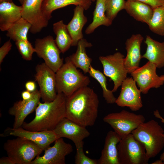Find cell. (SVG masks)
I'll list each match as a JSON object with an SVG mask.
<instances>
[{"instance_id": "cell-1", "label": "cell", "mask_w": 164, "mask_h": 164, "mask_svg": "<svg viewBox=\"0 0 164 164\" xmlns=\"http://www.w3.org/2000/svg\"><path fill=\"white\" fill-rule=\"evenodd\" d=\"M99 102L92 89L81 88L67 97L66 118L86 127L92 126L97 117Z\"/></svg>"}, {"instance_id": "cell-2", "label": "cell", "mask_w": 164, "mask_h": 164, "mask_svg": "<svg viewBox=\"0 0 164 164\" xmlns=\"http://www.w3.org/2000/svg\"><path fill=\"white\" fill-rule=\"evenodd\" d=\"M66 98L63 94L57 93L52 101L40 102L35 111L34 118L29 123L24 122L22 127L31 131H53L66 118Z\"/></svg>"}, {"instance_id": "cell-3", "label": "cell", "mask_w": 164, "mask_h": 164, "mask_svg": "<svg viewBox=\"0 0 164 164\" xmlns=\"http://www.w3.org/2000/svg\"><path fill=\"white\" fill-rule=\"evenodd\" d=\"M77 68L69 57L65 58V63L56 73L57 93H62L68 97L89 85L90 81L88 77Z\"/></svg>"}, {"instance_id": "cell-4", "label": "cell", "mask_w": 164, "mask_h": 164, "mask_svg": "<svg viewBox=\"0 0 164 164\" xmlns=\"http://www.w3.org/2000/svg\"><path fill=\"white\" fill-rule=\"evenodd\" d=\"M132 133L144 145L149 159L156 156L164 147V130L154 120L142 123Z\"/></svg>"}, {"instance_id": "cell-5", "label": "cell", "mask_w": 164, "mask_h": 164, "mask_svg": "<svg viewBox=\"0 0 164 164\" xmlns=\"http://www.w3.org/2000/svg\"><path fill=\"white\" fill-rule=\"evenodd\" d=\"M3 148L15 164H31L43 151L33 142L20 137L7 140Z\"/></svg>"}, {"instance_id": "cell-6", "label": "cell", "mask_w": 164, "mask_h": 164, "mask_svg": "<svg viewBox=\"0 0 164 164\" xmlns=\"http://www.w3.org/2000/svg\"><path fill=\"white\" fill-rule=\"evenodd\" d=\"M119 164H147V157L144 145L132 133L121 138L117 145Z\"/></svg>"}, {"instance_id": "cell-7", "label": "cell", "mask_w": 164, "mask_h": 164, "mask_svg": "<svg viewBox=\"0 0 164 164\" xmlns=\"http://www.w3.org/2000/svg\"><path fill=\"white\" fill-rule=\"evenodd\" d=\"M103 120L122 138L144 122L145 118L142 115L123 110L108 114L104 117Z\"/></svg>"}, {"instance_id": "cell-8", "label": "cell", "mask_w": 164, "mask_h": 164, "mask_svg": "<svg viewBox=\"0 0 164 164\" xmlns=\"http://www.w3.org/2000/svg\"><path fill=\"white\" fill-rule=\"evenodd\" d=\"M125 56L120 52L105 56H100L99 59L102 64L104 75L113 82V92L118 89L127 77L128 73L125 67Z\"/></svg>"}, {"instance_id": "cell-9", "label": "cell", "mask_w": 164, "mask_h": 164, "mask_svg": "<svg viewBox=\"0 0 164 164\" xmlns=\"http://www.w3.org/2000/svg\"><path fill=\"white\" fill-rule=\"evenodd\" d=\"M34 48L38 56L43 59L44 63L55 73L63 64V59L60 56L61 52L52 36L36 39Z\"/></svg>"}, {"instance_id": "cell-10", "label": "cell", "mask_w": 164, "mask_h": 164, "mask_svg": "<svg viewBox=\"0 0 164 164\" xmlns=\"http://www.w3.org/2000/svg\"><path fill=\"white\" fill-rule=\"evenodd\" d=\"M35 81L39 87L41 98L43 102H50L56 97V73L44 63L37 65Z\"/></svg>"}, {"instance_id": "cell-11", "label": "cell", "mask_w": 164, "mask_h": 164, "mask_svg": "<svg viewBox=\"0 0 164 164\" xmlns=\"http://www.w3.org/2000/svg\"><path fill=\"white\" fill-rule=\"evenodd\" d=\"M157 68L154 63L148 61L130 74L142 94H146L151 88H157L163 84L164 81L157 74Z\"/></svg>"}, {"instance_id": "cell-12", "label": "cell", "mask_w": 164, "mask_h": 164, "mask_svg": "<svg viewBox=\"0 0 164 164\" xmlns=\"http://www.w3.org/2000/svg\"><path fill=\"white\" fill-rule=\"evenodd\" d=\"M9 136L22 137L31 141L43 151L60 138L53 131H31L25 129L22 127L17 128L8 127L0 134L2 137Z\"/></svg>"}, {"instance_id": "cell-13", "label": "cell", "mask_w": 164, "mask_h": 164, "mask_svg": "<svg viewBox=\"0 0 164 164\" xmlns=\"http://www.w3.org/2000/svg\"><path fill=\"white\" fill-rule=\"evenodd\" d=\"M44 151L43 156H37L31 164H65L66 157L72 152L73 148L60 138L52 146H49Z\"/></svg>"}, {"instance_id": "cell-14", "label": "cell", "mask_w": 164, "mask_h": 164, "mask_svg": "<svg viewBox=\"0 0 164 164\" xmlns=\"http://www.w3.org/2000/svg\"><path fill=\"white\" fill-rule=\"evenodd\" d=\"M136 83L132 77H127L124 80L115 102L118 106L128 107L133 111H137L142 107L141 92Z\"/></svg>"}, {"instance_id": "cell-15", "label": "cell", "mask_w": 164, "mask_h": 164, "mask_svg": "<svg viewBox=\"0 0 164 164\" xmlns=\"http://www.w3.org/2000/svg\"><path fill=\"white\" fill-rule=\"evenodd\" d=\"M43 1L24 0L22 5V17L31 24L30 31L33 34L39 32L48 23L41 9Z\"/></svg>"}, {"instance_id": "cell-16", "label": "cell", "mask_w": 164, "mask_h": 164, "mask_svg": "<svg viewBox=\"0 0 164 164\" xmlns=\"http://www.w3.org/2000/svg\"><path fill=\"white\" fill-rule=\"evenodd\" d=\"M41 98L39 90L37 89L32 92V97L28 100H20L15 102L9 109V114L14 117L13 128L22 127L26 117L35 111L40 102Z\"/></svg>"}, {"instance_id": "cell-17", "label": "cell", "mask_w": 164, "mask_h": 164, "mask_svg": "<svg viewBox=\"0 0 164 164\" xmlns=\"http://www.w3.org/2000/svg\"><path fill=\"white\" fill-rule=\"evenodd\" d=\"M53 131L60 138L69 139L75 144L83 141L90 135L86 127L66 118H63Z\"/></svg>"}, {"instance_id": "cell-18", "label": "cell", "mask_w": 164, "mask_h": 164, "mask_svg": "<svg viewBox=\"0 0 164 164\" xmlns=\"http://www.w3.org/2000/svg\"><path fill=\"white\" fill-rule=\"evenodd\" d=\"M143 40L144 38L142 35L137 34L132 35L125 42L127 55L124 58V62L125 67L128 73L131 74L139 67L142 58L141 47Z\"/></svg>"}, {"instance_id": "cell-19", "label": "cell", "mask_w": 164, "mask_h": 164, "mask_svg": "<svg viewBox=\"0 0 164 164\" xmlns=\"http://www.w3.org/2000/svg\"><path fill=\"white\" fill-rule=\"evenodd\" d=\"M121 139L114 131L108 132L98 164H119L117 145Z\"/></svg>"}, {"instance_id": "cell-20", "label": "cell", "mask_w": 164, "mask_h": 164, "mask_svg": "<svg viewBox=\"0 0 164 164\" xmlns=\"http://www.w3.org/2000/svg\"><path fill=\"white\" fill-rule=\"evenodd\" d=\"M22 6L12 2H3L0 4V29L7 30L22 17Z\"/></svg>"}, {"instance_id": "cell-21", "label": "cell", "mask_w": 164, "mask_h": 164, "mask_svg": "<svg viewBox=\"0 0 164 164\" xmlns=\"http://www.w3.org/2000/svg\"><path fill=\"white\" fill-rule=\"evenodd\" d=\"M84 10L82 7L76 6L73 9V17L67 25L72 39V46H77L79 41L83 38L82 29L87 21V17L84 14Z\"/></svg>"}, {"instance_id": "cell-22", "label": "cell", "mask_w": 164, "mask_h": 164, "mask_svg": "<svg viewBox=\"0 0 164 164\" xmlns=\"http://www.w3.org/2000/svg\"><path fill=\"white\" fill-rule=\"evenodd\" d=\"M144 42L147 48L142 58L154 63L157 68L164 67V41L159 42L147 35Z\"/></svg>"}, {"instance_id": "cell-23", "label": "cell", "mask_w": 164, "mask_h": 164, "mask_svg": "<svg viewBox=\"0 0 164 164\" xmlns=\"http://www.w3.org/2000/svg\"><path fill=\"white\" fill-rule=\"evenodd\" d=\"M124 9L137 21L147 24L153 13L150 6L137 1H126Z\"/></svg>"}, {"instance_id": "cell-24", "label": "cell", "mask_w": 164, "mask_h": 164, "mask_svg": "<svg viewBox=\"0 0 164 164\" xmlns=\"http://www.w3.org/2000/svg\"><path fill=\"white\" fill-rule=\"evenodd\" d=\"M92 2L91 0H43L41 9L44 17L49 21L52 17V12L57 9L73 5L80 6L87 10Z\"/></svg>"}, {"instance_id": "cell-25", "label": "cell", "mask_w": 164, "mask_h": 164, "mask_svg": "<svg viewBox=\"0 0 164 164\" xmlns=\"http://www.w3.org/2000/svg\"><path fill=\"white\" fill-rule=\"evenodd\" d=\"M75 53L69 56L73 64L77 68L81 69L84 73H88L92 59L86 53V48L91 47L92 44L83 38L79 41Z\"/></svg>"}, {"instance_id": "cell-26", "label": "cell", "mask_w": 164, "mask_h": 164, "mask_svg": "<svg viewBox=\"0 0 164 164\" xmlns=\"http://www.w3.org/2000/svg\"><path fill=\"white\" fill-rule=\"evenodd\" d=\"M95 8L93 13V20L86 28L85 33L87 34L92 33L101 26H109L112 23L106 16L104 0H96Z\"/></svg>"}, {"instance_id": "cell-27", "label": "cell", "mask_w": 164, "mask_h": 164, "mask_svg": "<svg viewBox=\"0 0 164 164\" xmlns=\"http://www.w3.org/2000/svg\"><path fill=\"white\" fill-rule=\"evenodd\" d=\"M53 26L56 36L55 43L61 53H64L72 46L73 42L67 25L61 20L53 24Z\"/></svg>"}, {"instance_id": "cell-28", "label": "cell", "mask_w": 164, "mask_h": 164, "mask_svg": "<svg viewBox=\"0 0 164 164\" xmlns=\"http://www.w3.org/2000/svg\"><path fill=\"white\" fill-rule=\"evenodd\" d=\"M31 26L29 22L22 17L7 30L6 36L15 42L28 40L27 34Z\"/></svg>"}, {"instance_id": "cell-29", "label": "cell", "mask_w": 164, "mask_h": 164, "mask_svg": "<svg viewBox=\"0 0 164 164\" xmlns=\"http://www.w3.org/2000/svg\"><path fill=\"white\" fill-rule=\"evenodd\" d=\"M147 25L152 32L164 36V5L153 9L152 16Z\"/></svg>"}, {"instance_id": "cell-30", "label": "cell", "mask_w": 164, "mask_h": 164, "mask_svg": "<svg viewBox=\"0 0 164 164\" xmlns=\"http://www.w3.org/2000/svg\"><path fill=\"white\" fill-rule=\"evenodd\" d=\"M88 73L90 76L96 80L100 84L102 89L103 97L106 102L109 104L115 103L116 98L114 96L112 91L107 88V79L105 76L91 65L90 66Z\"/></svg>"}, {"instance_id": "cell-31", "label": "cell", "mask_w": 164, "mask_h": 164, "mask_svg": "<svg viewBox=\"0 0 164 164\" xmlns=\"http://www.w3.org/2000/svg\"><path fill=\"white\" fill-rule=\"evenodd\" d=\"M105 14L112 22L118 13L124 9L126 1L125 0H104Z\"/></svg>"}, {"instance_id": "cell-32", "label": "cell", "mask_w": 164, "mask_h": 164, "mask_svg": "<svg viewBox=\"0 0 164 164\" xmlns=\"http://www.w3.org/2000/svg\"><path fill=\"white\" fill-rule=\"evenodd\" d=\"M16 46L22 57L27 61L32 60V54L35 50L28 40H20L15 42Z\"/></svg>"}, {"instance_id": "cell-33", "label": "cell", "mask_w": 164, "mask_h": 164, "mask_svg": "<svg viewBox=\"0 0 164 164\" xmlns=\"http://www.w3.org/2000/svg\"><path fill=\"white\" fill-rule=\"evenodd\" d=\"M83 141L75 145L76 154L75 157L76 164H98L97 160L91 159L85 154L83 149Z\"/></svg>"}, {"instance_id": "cell-34", "label": "cell", "mask_w": 164, "mask_h": 164, "mask_svg": "<svg viewBox=\"0 0 164 164\" xmlns=\"http://www.w3.org/2000/svg\"><path fill=\"white\" fill-rule=\"evenodd\" d=\"M12 44L10 39L5 42L0 48V64L11 49Z\"/></svg>"}, {"instance_id": "cell-35", "label": "cell", "mask_w": 164, "mask_h": 164, "mask_svg": "<svg viewBox=\"0 0 164 164\" xmlns=\"http://www.w3.org/2000/svg\"><path fill=\"white\" fill-rule=\"evenodd\" d=\"M137 1L146 4L153 9L164 5V0H127Z\"/></svg>"}, {"instance_id": "cell-36", "label": "cell", "mask_w": 164, "mask_h": 164, "mask_svg": "<svg viewBox=\"0 0 164 164\" xmlns=\"http://www.w3.org/2000/svg\"><path fill=\"white\" fill-rule=\"evenodd\" d=\"M25 88L26 90L32 93L36 89V82L33 81H27L25 84Z\"/></svg>"}, {"instance_id": "cell-37", "label": "cell", "mask_w": 164, "mask_h": 164, "mask_svg": "<svg viewBox=\"0 0 164 164\" xmlns=\"http://www.w3.org/2000/svg\"><path fill=\"white\" fill-rule=\"evenodd\" d=\"M32 93L26 90L23 91L21 93L22 100L25 101L30 99L32 97Z\"/></svg>"}, {"instance_id": "cell-38", "label": "cell", "mask_w": 164, "mask_h": 164, "mask_svg": "<svg viewBox=\"0 0 164 164\" xmlns=\"http://www.w3.org/2000/svg\"><path fill=\"white\" fill-rule=\"evenodd\" d=\"M0 164H15L14 162L8 157H3L0 159Z\"/></svg>"}, {"instance_id": "cell-39", "label": "cell", "mask_w": 164, "mask_h": 164, "mask_svg": "<svg viewBox=\"0 0 164 164\" xmlns=\"http://www.w3.org/2000/svg\"><path fill=\"white\" fill-rule=\"evenodd\" d=\"M153 115L155 117L159 119L164 124V118L161 115L158 110L157 109L153 112Z\"/></svg>"}, {"instance_id": "cell-40", "label": "cell", "mask_w": 164, "mask_h": 164, "mask_svg": "<svg viewBox=\"0 0 164 164\" xmlns=\"http://www.w3.org/2000/svg\"><path fill=\"white\" fill-rule=\"evenodd\" d=\"M160 159L161 160L162 163L163 164H164V151L161 154L160 157Z\"/></svg>"}, {"instance_id": "cell-41", "label": "cell", "mask_w": 164, "mask_h": 164, "mask_svg": "<svg viewBox=\"0 0 164 164\" xmlns=\"http://www.w3.org/2000/svg\"><path fill=\"white\" fill-rule=\"evenodd\" d=\"M151 164H163L162 161L160 160H157L155 162H152Z\"/></svg>"}, {"instance_id": "cell-42", "label": "cell", "mask_w": 164, "mask_h": 164, "mask_svg": "<svg viewBox=\"0 0 164 164\" xmlns=\"http://www.w3.org/2000/svg\"><path fill=\"white\" fill-rule=\"evenodd\" d=\"M12 2V0H0V2Z\"/></svg>"}, {"instance_id": "cell-43", "label": "cell", "mask_w": 164, "mask_h": 164, "mask_svg": "<svg viewBox=\"0 0 164 164\" xmlns=\"http://www.w3.org/2000/svg\"><path fill=\"white\" fill-rule=\"evenodd\" d=\"M161 79L164 81V75H162L160 76Z\"/></svg>"}, {"instance_id": "cell-44", "label": "cell", "mask_w": 164, "mask_h": 164, "mask_svg": "<svg viewBox=\"0 0 164 164\" xmlns=\"http://www.w3.org/2000/svg\"><path fill=\"white\" fill-rule=\"evenodd\" d=\"M20 3L22 5L24 2V0H18Z\"/></svg>"}, {"instance_id": "cell-45", "label": "cell", "mask_w": 164, "mask_h": 164, "mask_svg": "<svg viewBox=\"0 0 164 164\" xmlns=\"http://www.w3.org/2000/svg\"><path fill=\"white\" fill-rule=\"evenodd\" d=\"M92 2H94L96 0H91Z\"/></svg>"}]
</instances>
